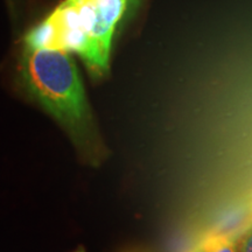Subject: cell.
Instances as JSON below:
<instances>
[{"mask_svg":"<svg viewBox=\"0 0 252 252\" xmlns=\"http://www.w3.org/2000/svg\"><path fill=\"white\" fill-rule=\"evenodd\" d=\"M25 90L70 137L82 159L99 166L108 156L76 63L69 52L25 47L20 59Z\"/></svg>","mask_w":252,"mask_h":252,"instance_id":"cell-1","label":"cell"},{"mask_svg":"<svg viewBox=\"0 0 252 252\" xmlns=\"http://www.w3.org/2000/svg\"><path fill=\"white\" fill-rule=\"evenodd\" d=\"M126 8L127 0H96V20L90 32L87 52L82 58L94 78L108 74L113 32Z\"/></svg>","mask_w":252,"mask_h":252,"instance_id":"cell-2","label":"cell"},{"mask_svg":"<svg viewBox=\"0 0 252 252\" xmlns=\"http://www.w3.org/2000/svg\"><path fill=\"white\" fill-rule=\"evenodd\" d=\"M50 15L59 27L62 50L74 52L82 58L87 50L88 37L77 2L75 0H65Z\"/></svg>","mask_w":252,"mask_h":252,"instance_id":"cell-3","label":"cell"},{"mask_svg":"<svg viewBox=\"0 0 252 252\" xmlns=\"http://www.w3.org/2000/svg\"><path fill=\"white\" fill-rule=\"evenodd\" d=\"M25 47L32 49L62 50L59 27L52 15L28 32L24 39Z\"/></svg>","mask_w":252,"mask_h":252,"instance_id":"cell-4","label":"cell"},{"mask_svg":"<svg viewBox=\"0 0 252 252\" xmlns=\"http://www.w3.org/2000/svg\"><path fill=\"white\" fill-rule=\"evenodd\" d=\"M208 252H238V243L231 236L215 234L203 238Z\"/></svg>","mask_w":252,"mask_h":252,"instance_id":"cell-5","label":"cell"},{"mask_svg":"<svg viewBox=\"0 0 252 252\" xmlns=\"http://www.w3.org/2000/svg\"><path fill=\"white\" fill-rule=\"evenodd\" d=\"M238 252H252V228L244 235L241 243L238 244Z\"/></svg>","mask_w":252,"mask_h":252,"instance_id":"cell-6","label":"cell"},{"mask_svg":"<svg viewBox=\"0 0 252 252\" xmlns=\"http://www.w3.org/2000/svg\"><path fill=\"white\" fill-rule=\"evenodd\" d=\"M186 252H208L206 242H204V239H202L200 243H197L196 245H195V247L189 249V250L186 251Z\"/></svg>","mask_w":252,"mask_h":252,"instance_id":"cell-7","label":"cell"},{"mask_svg":"<svg viewBox=\"0 0 252 252\" xmlns=\"http://www.w3.org/2000/svg\"><path fill=\"white\" fill-rule=\"evenodd\" d=\"M122 252H152V251L146 250V249H143V248H128Z\"/></svg>","mask_w":252,"mask_h":252,"instance_id":"cell-8","label":"cell"},{"mask_svg":"<svg viewBox=\"0 0 252 252\" xmlns=\"http://www.w3.org/2000/svg\"><path fill=\"white\" fill-rule=\"evenodd\" d=\"M140 0H127V6L130 7L131 11H133V9L137 7V5L139 4Z\"/></svg>","mask_w":252,"mask_h":252,"instance_id":"cell-9","label":"cell"},{"mask_svg":"<svg viewBox=\"0 0 252 252\" xmlns=\"http://www.w3.org/2000/svg\"><path fill=\"white\" fill-rule=\"evenodd\" d=\"M74 252H86V249H84L83 247H78Z\"/></svg>","mask_w":252,"mask_h":252,"instance_id":"cell-10","label":"cell"}]
</instances>
